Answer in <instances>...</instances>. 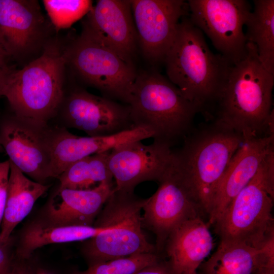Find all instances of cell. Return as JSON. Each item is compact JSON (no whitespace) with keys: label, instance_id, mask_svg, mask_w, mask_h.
Wrapping results in <instances>:
<instances>
[{"label":"cell","instance_id":"e575fe53","mask_svg":"<svg viewBox=\"0 0 274 274\" xmlns=\"http://www.w3.org/2000/svg\"><path fill=\"white\" fill-rule=\"evenodd\" d=\"M253 274H274V265L262 264L255 270Z\"/></svg>","mask_w":274,"mask_h":274},{"label":"cell","instance_id":"44dd1931","mask_svg":"<svg viewBox=\"0 0 274 274\" xmlns=\"http://www.w3.org/2000/svg\"><path fill=\"white\" fill-rule=\"evenodd\" d=\"M111 225L106 217H99L92 226L55 225L42 220L30 223L22 231L16 250L19 260H28L33 252L44 246L85 241L108 229Z\"/></svg>","mask_w":274,"mask_h":274},{"label":"cell","instance_id":"d4e9b609","mask_svg":"<svg viewBox=\"0 0 274 274\" xmlns=\"http://www.w3.org/2000/svg\"><path fill=\"white\" fill-rule=\"evenodd\" d=\"M110 151L90 155L70 164L57 178L59 181L58 188L86 190L102 182L113 181L108 165Z\"/></svg>","mask_w":274,"mask_h":274},{"label":"cell","instance_id":"5b68a950","mask_svg":"<svg viewBox=\"0 0 274 274\" xmlns=\"http://www.w3.org/2000/svg\"><path fill=\"white\" fill-rule=\"evenodd\" d=\"M129 106L134 127L172 148L192 131L199 112L177 86L154 71L138 72Z\"/></svg>","mask_w":274,"mask_h":274},{"label":"cell","instance_id":"836d02e7","mask_svg":"<svg viewBox=\"0 0 274 274\" xmlns=\"http://www.w3.org/2000/svg\"><path fill=\"white\" fill-rule=\"evenodd\" d=\"M9 57L0 43V68L11 70L8 65Z\"/></svg>","mask_w":274,"mask_h":274},{"label":"cell","instance_id":"3957f363","mask_svg":"<svg viewBox=\"0 0 274 274\" xmlns=\"http://www.w3.org/2000/svg\"><path fill=\"white\" fill-rule=\"evenodd\" d=\"M183 141L181 147L173 150V166L208 216L216 188L244 138L215 121Z\"/></svg>","mask_w":274,"mask_h":274},{"label":"cell","instance_id":"e0dca14e","mask_svg":"<svg viewBox=\"0 0 274 274\" xmlns=\"http://www.w3.org/2000/svg\"><path fill=\"white\" fill-rule=\"evenodd\" d=\"M274 150V134L245 140L232 157L214 195L207 224L213 225L235 196L255 176Z\"/></svg>","mask_w":274,"mask_h":274},{"label":"cell","instance_id":"f546056e","mask_svg":"<svg viewBox=\"0 0 274 274\" xmlns=\"http://www.w3.org/2000/svg\"><path fill=\"white\" fill-rule=\"evenodd\" d=\"M6 246H0V274H8L12 264Z\"/></svg>","mask_w":274,"mask_h":274},{"label":"cell","instance_id":"4fadbf2b","mask_svg":"<svg viewBox=\"0 0 274 274\" xmlns=\"http://www.w3.org/2000/svg\"><path fill=\"white\" fill-rule=\"evenodd\" d=\"M155 192L143 207V228L155 236L156 252L162 255L172 231L182 222L204 214L201 207L175 169L173 164L158 182Z\"/></svg>","mask_w":274,"mask_h":274},{"label":"cell","instance_id":"7402d4cb","mask_svg":"<svg viewBox=\"0 0 274 274\" xmlns=\"http://www.w3.org/2000/svg\"><path fill=\"white\" fill-rule=\"evenodd\" d=\"M10 163L8 195L0 228L4 244L9 241L14 229L30 212L36 201L50 187L29 179Z\"/></svg>","mask_w":274,"mask_h":274},{"label":"cell","instance_id":"6da1fadb","mask_svg":"<svg viewBox=\"0 0 274 274\" xmlns=\"http://www.w3.org/2000/svg\"><path fill=\"white\" fill-rule=\"evenodd\" d=\"M274 73L247 42L245 56L230 65L218 98L215 121L241 134L245 140L274 134L272 92Z\"/></svg>","mask_w":274,"mask_h":274},{"label":"cell","instance_id":"4316f807","mask_svg":"<svg viewBox=\"0 0 274 274\" xmlns=\"http://www.w3.org/2000/svg\"><path fill=\"white\" fill-rule=\"evenodd\" d=\"M158 253H141L111 259L89 265L84 270H74L71 274H133L162 259Z\"/></svg>","mask_w":274,"mask_h":274},{"label":"cell","instance_id":"52a82bcc","mask_svg":"<svg viewBox=\"0 0 274 274\" xmlns=\"http://www.w3.org/2000/svg\"><path fill=\"white\" fill-rule=\"evenodd\" d=\"M64 56L70 77L102 96L129 105L138 72L94 36L82 28L65 42Z\"/></svg>","mask_w":274,"mask_h":274},{"label":"cell","instance_id":"ac0fdd59","mask_svg":"<svg viewBox=\"0 0 274 274\" xmlns=\"http://www.w3.org/2000/svg\"><path fill=\"white\" fill-rule=\"evenodd\" d=\"M115 187L106 181L86 190L57 188L45 207V222L55 225L92 226Z\"/></svg>","mask_w":274,"mask_h":274},{"label":"cell","instance_id":"f1b7e54d","mask_svg":"<svg viewBox=\"0 0 274 274\" xmlns=\"http://www.w3.org/2000/svg\"><path fill=\"white\" fill-rule=\"evenodd\" d=\"M133 274H176L169 261L162 258L157 262L147 266Z\"/></svg>","mask_w":274,"mask_h":274},{"label":"cell","instance_id":"7c38bea8","mask_svg":"<svg viewBox=\"0 0 274 274\" xmlns=\"http://www.w3.org/2000/svg\"><path fill=\"white\" fill-rule=\"evenodd\" d=\"M189 18L204 32L214 47L230 64L242 59L247 52L244 32L251 11L245 0H189Z\"/></svg>","mask_w":274,"mask_h":274},{"label":"cell","instance_id":"30bf717a","mask_svg":"<svg viewBox=\"0 0 274 274\" xmlns=\"http://www.w3.org/2000/svg\"><path fill=\"white\" fill-rule=\"evenodd\" d=\"M73 82L68 86L66 82L54 125L80 130L89 136L109 135L135 127L129 105L92 94Z\"/></svg>","mask_w":274,"mask_h":274},{"label":"cell","instance_id":"7a4b0ae2","mask_svg":"<svg viewBox=\"0 0 274 274\" xmlns=\"http://www.w3.org/2000/svg\"><path fill=\"white\" fill-rule=\"evenodd\" d=\"M164 63L167 79L199 112L207 113L215 107L231 65L210 50L188 16L179 23Z\"/></svg>","mask_w":274,"mask_h":274},{"label":"cell","instance_id":"9c48e42d","mask_svg":"<svg viewBox=\"0 0 274 274\" xmlns=\"http://www.w3.org/2000/svg\"><path fill=\"white\" fill-rule=\"evenodd\" d=\"M0 145L9 160L31 180L54 178L51 124L13 112L0 119Z\"/></svg>","mask_w":274,"mask_h":274},{"label":"cell","instance_id":"2e32d148","mask_svg":"<svg viewBox=\"0 0 274 274\" xmlns=\"http://www.w3.org/2000/svg\"><path fill=\"white\" fill-rule=\"evenodd\" d=\"M82 24L83 29L134 65L138 41L130 0H98Z\"/></svg>","mask_w":274,"mask_h":274},{"label":"cell","instance_id":"ffe728a7","mask_svg":"<svg viewBox=\"0 0 274 274\" xmlns=\"http://www.w3.org/2000/svg\"><path fill=\"white\" fill-rule=\"evenodd\" d=\"M209 226L202 216L189 218L169 235L163 253L176 274H197L213 247Z\"/></svg>","mask_w":274,"mask_h":274},{"label":"cell","instance_id":"9a60e30c","mask_svg":"<svg viewBox=\"0 0 274 274\" xmlns=\"http://www.w3.org/2000/svg\"><path fill=\"white\" fill-rule=\"evenodd\" d=\"M173 158L170 146L154 141L149 145L135 141L115 147L108 159L114 190L132 192L143 182H158L171 166Z\"/></svg>","mask_w":274,"mask_h":274},{"label":"cell","instance_id":"74e56055","mask_svg":"<svg viewBox=\"0 0 274 274\" xmlns=\"http://www.w3.org/2000/svg\"><path fill=\"white\" fill-rule=\"evenodd\" d=\"M197 274H199V273L197 272Z\"/></svg>","mask_w":274,"mask_h":274},{"label":"cell","instance_id":"5bb4252c","mask_svg":"<svg viewBox=\"0 0 274 274\" xmlns=\"http://www.w3.org/2000/svg\"><path fill=\"white\" fill-rule=\"evenodd\" d=\"M138 45L151 64L164 63L181 18L189 14L182 0H130Z\"/></svg>","mask_w":274,"mask_h":274},{"label":"cell","instance_id":"8992f818","mask_svg":"<svg viewBox=\"0 0 274 274\" xmlns=\"http://www.w3.org/2000/svg\"><path fill=\"white\" fill-rule=\"evenodd\" d=\"M274 150L213 225L220 241L259 250L274 236Z\"/></svg>","mask_w":274,"mask_h":274},{"label":"cell","instance_id":"603a6c76","mask_svg":"<svg viewBox=\"0 0 274 274\" xmlns=\"http://www.w3.org/2000/svg\"><path fill=\"white\" fill-rule=\"evenodd\" d=\"M268 263L259 250L244 244L220 241L216 251L199 266V274H253ZM198 268V269H199Z\"/></svg>","mask_w":274,"mask_h":274},{"label":"cell","instance_id":"d590c367","mask_svg":"<svg viewBox=\"0 0 274 274\" xmlns=\"http://www.w3.org/2000/svg\"><path fill=\"white\" fill-rule=\"evenodd\" d=\"M6 245V244H4L2 239H1V234H0V246H2V245Z\"/></svg>","mask_w":274,"mask_h":274},{"label":"cell","instance_id":"8d00e7d4","mask_svg":"<svg viewBox=\"0 0 274 274\" xmlns=\"http://www.w3.org/2000/svg\"><path fill=\"white\" fill-rule=\"evenodd\" d=\"M4 152V150L3 148H2L1 146L0 145V153Z\"/></svg>","mask_w":274,"mask_h":274},{"label":"cell","instance_id":"8fae6325","mask_svg":"<svg viewBox=\"0 0 274 274\" xmlns=\"http://www.w3.org/2000/svg\"><path fill=\"white\" fill-rule=\"evenodd\" d=\"M55 32L38 1L0 0V43L22 67L42 54Z\"/></svg>","mask_w":274,"mask_h":274},{"label":"cell","instance_id":"1f68e13d","mask_svg":"<svg viewBox=\"0 0 274 274\" xmlns=\"http://www.w3.org/2000/svg\"><path fill=\"white\" fill-rule=\"evenodd\" d=\"M8 274H26V261L18 260L12 263Z\"/></svg>","mask_w":274,"mask_h":274},{"label":"cell","instance_id":"83f0119b","mask_svg":"<svg viewBox=\"0 0 274 274\" xmlns=\"http://www.w3.org/2000/svg\"><path fill=\"white\" fill-rule=\"evenodd\" d=\"M10 170L9 159L0 162V228L8 195Z\"/></svg>","mask_w":274,"mask_h":274},{"label":"cell","instance_id":"d6986e66","mask_svg":"<svg viewBox=\"0 0 274 274\" xmlns=\"http://www.w3.org/2000/svg\"><path fill=\"white\" fill-rule=\"evenodd\" d=\"M54 176L57 178L70 164L84 157L109 151L124 143L152 138L151 132L135 127L114 134L81 136L51 124Z\"/></svg>","mask_w":274,"mask_h":274},{"label":"cell","instance_id":"484cf974","mask_svg":"<svg viewBox=\"0 0 274 274\" xmlns=\"http://www.w3.org/2000/svg\"><path fill=\"white\" fill-rule=\"evenodd\" d=\"M42 3L56 33L85 17L93 6L89 0H43Z\"/></svg>","mask_w":274,"mask_h":274},{"label":"cell","instance_id":"d6a6232c","mask_svg":"<svg viewBox=\"0 0 274 274\" xmlns=\"http://www.w3.org/2000/svg\"><path fill=\"white\" fill-rule=\"evenodd\" d=\"M13 71L0 68V98L4 96V91L9 77Z\"/></svg>","mask_w":274,"mask_h":274},{"label":"cell","instance_id":"ba28073f","mask_svg":"<svg viewBox=\"0 0 274 274\" xmlns=\"http://www.w3.org/2000/svg\"><path fill=\"white\" fill-rule=\"evenodd\" d=\"M146 200L134 192L114 188L105 203L110 215L111 226L85 241L81 246V253L88 265L141 253H157L143 230L141 212Z\"/></svg>","mask_w":274,"mask_h":274},{"label":"cell","instance_id":"4dcf8cb0","mask_svg":"<svg viewBox=\"0 0 274 274\" xmlns=\"http://www.w3.org/2000/svg\"><path fill=\"white\" fill-rule=\"evenodd\" d=\"M26 274H59L56 271L38 264L26 262Z\"/></svg>","mask_w":274,"mask_h":274},{"label":"cell","instance_id":"cb8c5ba5","mask_svg":"<svg viewBox=\"0 0 274 274\" xmlns=\"http://www.w3.org/2000/svg\"><path fill=\"white\" fill-rule=\"evenodd\" d=\"M245 25L247 42L254 45L262 64L274 73V1L254 0Z\"/></svg>","mask_w":274,"mask_h":274},{"label":"cell","instance_id":"277c9868","mask_svg":"<svg viewBox=\"0 0 274 274\" xmlns=\"http://www.w3.org/2000/svg\"><path fill=\"white\" fill-rule=\"evenodd\" d=\"M64 45L54 36L40 56L12 72L4 93L12 112L42 122L53 121L67 80Z\"/></svg>","mask_w":274,"mask_h":274}]
</instances>
